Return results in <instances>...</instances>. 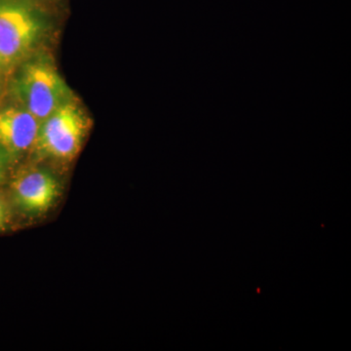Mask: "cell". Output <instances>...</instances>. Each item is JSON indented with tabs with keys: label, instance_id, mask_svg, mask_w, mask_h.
I'll use <instances>...</instances> for the list:
<instances>
[{
	"label": "cell",
	"instance_id": "1",
	"mask_svg": "<svg viewBox=\"0 0 351 351\" xmlns=\"http://www.w3.org/2000/svg\"><path fill=\"white\" fill-rule=\"evenodd\" d=\"M18 96L39 121H43L69 101V88L49 64L36 62L25 66L18 78Z\"/></svg>",
	"mask_w": 351,
	"mask_h": 351
},
{
	"label": "cell",
	"instance_id": "2",
	"mask_svg": "<svg viewBox=\"0 0 351 351\" xmlns=\"http://www.w3.org/2000/svg\"><path fill=\"white\" fill-rule=\"evenodd\" d=\"M87 131V120L71 100L40 122L36 145L46 156L69 160L80 152Z\"/></svg>",
	"mask_w": 351,
	"mask_h": 351
},
{
	"label": "cell",
	"instance_id": "3",
	"mask_svg": "<svg viewBox=\"0 0 351 351\" xmlns=\"http://www.w3.org/2000/svg\"><path fill=\"white\" fill-rule=\"evenodd\" d=\"M41 24L36 14L23 4L0 1V69L24 59L38 40Z\"/></svg>",
	"mask_w": 351,
	"mask_h": 351
},
{
	"label": "cell",
	"instance_id": "4",
	"mask_svg": "<svg viewBox=\"0 0 351 351\" xmlns=\"http://www.w3.org/2000/svg\"><path fill=\"white\" fill-rule=\"evenodd\" d=\"M12 191L14 199L21 209L38 214L54 204L59 195V184L50 173L32 170L14 181Z\"/></svg>",
	"mask_w": 351,
	"mask_h": 351
},
{
	"label": "cell",
	"instance_id": "5",
	"mask_svg": "<svg viewBox=\"0 0 351 351\" xmlns=\"http://www.w3.org/2000/svg\"><path fill=\"white\" fill-rule=\"evenodd\" d=\"M40 121L29 110L7 108L0 110V145L10 156H18L36 144Z\"/></svg>",
	"mask_w": 351,
	"mask_h": 351
},
{
	"label": "cell",
	"instance_id": "6",
	"mask_svg": "<svg viewBox=\"0 0 351 351\" xmlns=\"http://www.w3.org/2000/svg\"><path fill=\"white\" fill-rule=\"evenodd\" d=\"M9 154H7L4 147L0 145V181L3 180L5 176L7 162H8Z\"/></svg>",
	"mask_w": 351,
	"mask_h": 351
},
{
	"label": "cell",
	"instance_id": "7",
	"mask_svg": "<svg viewBox=\"0 0 351 351\" xmlns=\"http://www.w3.org/2000/svg\"><path fill=\"white\" fill-rule=\"evenodd\" d=\"M7 217V209L5 203L2 200V198L0 197V230H1L2 226H4L6 221Z\"/></svg>",
	"mask_w": 351,
	"mask_h": 351
}]
</instances>
